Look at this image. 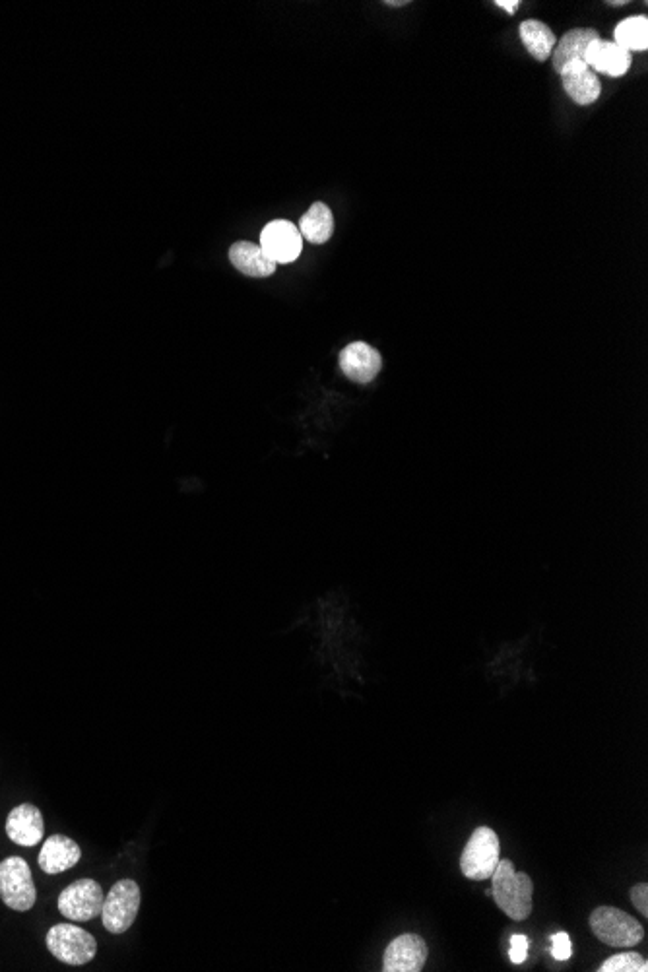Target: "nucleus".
Returning a JSON list of instances; mask_svg holds the SVG:
<instances>
[{"label":"nucleus","mask_w":648,"mask_h":972,"mask_svg":"<svg viewBox=\"0 0 648 972\" xmlns=\"http://www.w3.org/2000/svg\"><path fill=\"white\" fill-rule=\"evenodd\" d=\"M491 895L511 920L522 922L532 914L534 883L530 875L517 872L511 860H499L491 874Z\"/></svg>","instance_id":"f257e3e1"},{"label":"nucleus","mask_w":648,"mask_h":972,"mask_svg":"<svg viewBox=\"0 0 648 972\" xmlns=\"http://www.w3.org/2000/svg\"><path fill=\"white\" fill-rule=\"evenodd\" d=\"M590 930L610 947H635L645 938V928L637 918L616 907H598L588 918Z\"/></svg>","instance_id":"f03ea898"},{"label":"nucleus","mask_w":648,"mask_h":972,"mask_svg":"<svg viewBox=\"0 0 648 972\" xmlns=\"http://www.w3.org/2000/svg\"><path fill=\"white\" fill-rule=\"evenodd\" d=\"M142 903L140 887L134 879L117 881L103 901L101 918L109 934H125L134 924Z\"/></svg>","instance_id":"7ed1b4c3"},{"label":"nucleus","mask_w":648,"mask_h":972,"mask_svg":"<svg viewBox=\"0 0 648 972\" xmlns=\"http://www.w3.org/2000/svg\"><path fill=\"white\" fill-rule=\"evenodd\" d=\"M501 844L499 837L489 827H478L460 856V870L472 881L489 879L499 864Z\"/></svg>","instance_id":"20e7f679"},{"label":"nucleus","mask_w":648,"mask_h":972,"mask_svg":"<svg viewBox=\"0 0 648 972\" xmlns=\"http://www.w3.org/2000/svg\"><path fill=\"white\" fill-rule=\"evenodd\" d=\"M0 897L4 905L18 912H26L35 905L37 891L32 870L20 856H10L0 862Z\"/></svg>","instance_id":"39448f33"},{"label":"nucleus","mask_w":648,"mask_h":972,"mask_svg":"<svg viewBox=\"0 0 648 972\" xmlns=\"http://www.w3.org/2000/svg\"><path fill=\"white\" fill-rule=\"evenodd\" d=\"M49 951L66 965H86L98 953V941L74 924H57L47 934Z\"/></svg>","instance_id":"423d86ee"},{"label":"nucleus","mask_w":648,"mask_h":972,"mask_svg":"<svg viewBox=\"0 0 648 972\" xmlns=\"http://www.w3.org/2000/svg\"><path fill=\"white\" fill-rule=\"evenodd\" d=\"M103 889L94 879H78L70 883L59 895V910L68 920L88 922L101 916Z\"/></svg>","instance_id":"0eeeda50"},{"label":"nucleus","mask_w":648,"mask_h":972,"mask_svg":"<svg viewBox=\"0 0 648 972\" xmlns=\"http://www.w3.org/2000/svg\"><path fill=\"white\" fill-rule=\"evenodd\" d=\"M260 249L272 262L290 264L301 255L303 237L292 222L274 220L260 233Z\"/></svg>","instance_id":"6e6552de"},{"label":"nucleus","mask_w":648,"mask_h":972,"mask_svg":"<svg viewBox=\"0 0 648 972\" xmlns=\"http://www.w3.org/2000/svg\"><path fill=\"white\" fill-rule=\"evenodd\" d=\"M429 949L416 934H404L392 940L383 957L385 972H420L425 967Z\"/></svg>","instance_id":"1a4fd4ad"},{"label":"nucleus","mask_w":648,"mask_h":972,"mask_svg":"<svg viewBox=\"0 0 648 972\" xmlns=\"http://www.w3.org/2000/svg\"><path fill=\"white\" fill-rule=\"evenodd\" d=\"M381 367L383 357L365 342H352L340 352V369L354 383H371L381 373Z\"/></svg>","instance_id":"9d476101"},{"label":"nucleus","mask_w":648,"mask_h":972,"mask_svg":"<svg viewBox=\"0 0 648 972\" xmlns=\"http://www.w3.org/2000/svg\"><path fill=\"white\" fill-rule=\"evenodd\" d=\"M583 61L594 74L600 72L612 78H619L629 72L633 55L621 49L614 41H604L602 37H598L584 51Z\"/></svg>","instance_id":"9b49d317"},{"label":"nucleus","mask_w":648,"mask_h":972,"mask_svg":"<svg viewBox=\"0 0 648 972\" xmlns=\"http://www.w3.org/2000/svg\"><path fill=\"white\" fill-rule=\"evenodd\" d=\"M563 80L567 96L577 105H590L602 94V84L598 76L586 66L584 61H573L557 72Z\"/></svg>","instance_id":"f8f14e48"},{"label":"nucleus","mask_w":648,"mask_h":972,"mask_svg":"<svg viewBox=\"0 0 648 972\" xmlns=\"http://www.w3.org/2000/svg\"><path fill=\"white\" fill-rule=\"evenodd\" d=\"M45 833L43 815L33 804H20L8 813L6 835L12 843L20 846H33L41 843Z\"/></svg>","instance_id":"ddd939ff"},{"label":"nucleus","mask_w":648,"mask_h":972,"mask_svg":"<svg viewBox=\"0 0 648 972\" xmlns=\"http://www.w3.org/2000/svg\"><path fill=\"white\" fill-rule=\"evenodd\" d=\"M82 858L80 846L68 839L65 835H51L41 852H39V868L45 874H63L66 870L74 868Z\"/></svg>","instance_id":"4468645a"},{"label":"nucleus","mask_w":648,"mask_h":972,"mask_svg":"<svg viewBox=\"0 0 648 972\" xmlns=\"http://www.w3.org/2000/svg\"><path fill=\"white\" fill-rule=\"evenodd\" d=\"M229 260L231 264L245 276L249 278H268L276 272V262L268 259L260 245H255L251 241H239L233 243L229 249Z\"/></svg>","instance_id":"2eb2a0df"},{"label":"nucleus","mask_w":648,"mask_h":972,"mask_svg":"<svg viewBox=\"0 0 648 972\" xmlns=\"http://www.w3.org/2000/svg\"><path fill=\"white\" fill-rule=\"evenodd\" d=\"M598 37L600 35H598L596 30H592V28H577V30H571V32L565 33L557 41V45H555V49L551 53V57H553V68L559 72L563 66L569 65L573 61H583L584 51Z\"/></svg>","instance_id":"dca6fc26"},{"label":"nucleus","mask_w":648,"mask_h":972,"mask_svg":"<svg viewBox=\"0 0 648 972\" xmlns=\"http://www.w3.org/2000/svg\"><path fill=\"white\" fill-rule=\"evenodd\" d=\"M299 233L303 239L323 245L334 233V216L323 202H315L299 220Z\"/></svg>","instance_id":"f3484780"},{"label":"nucleus","mask_w":648,"mask_h":972,"mask_svg":"<svg viewBox=\"0 0 648 972\" xmlns=\"http://www.w3.org/2000/svg\"><path fill=\"white\" fill-rule=\"evenodd\" d=\"M520 39L524 43V47L528 49V53L536 59V61H546L550 59L555 45H557V37L555 33L551 32L550 28L540 22V20H526L520 24Z\"/></svg>","instance_id":"a211bd4d"},{"label":"nucleus","mask_w":648,"mask_h":972,"mask_svg":"<svg viewBox=\"0 0 648 972\" xmlns=\"http://www.w3.org/2000/svg\"><path fill=\"white\" fill-rule=\"evenodd\" d=\"M614 37L621 49L629 53H641L648 49V18L647 16H631L617 24Z\"/></svg>","instance_id":"6ab92c4d"},{"label":"nucleus","mask_w":648,"mask_h":972,"mask_svg":"<svg viewBox=\"0 0 648 972\" xmlns=\"http://www.w3.org/2000/svg\"><path fill=\"white\" fill-rule=\"evenodd\" d=\"M600 972H647L648 961L639 953H617L600 965Z\"/></svg>","instance_id":"aec40b11"},{"label":"nucleus","mask_w":648,"mask_h":972,"mask_svg":"<svg viewBox=\"0 0 648 972\" xmlns=\"http://www.w3.org/2000/svg\"><path fill=\"white\" fill-rule=\"evenodd\" d=\"M551 955L557 961H567L573 955V945L565 932H559L551 938Z\"/></svg>","instance_id":"412c9836"},{"label":"nucleus","mask_w":648,"mask_h":972,"mask_svg":"<svg viewBox=\"0 0 648 972\" xmlns=\"http://www.w3.org/2000/svg\"><path fill=\"white\" fill-rule=\"evenodd\" d=\"M631 903L635 905V908L647 918L648 916V885L647 883H639L631 889Z\"/></svg>","instance_id":"4be33fe9"},{"label":"nucleus","mask_w":648,"mask_h":972,"mask_svg":"<svg viewBox=\"0 0 648 972\" xmlns=\"http://www.w3.org/2000/svg\"><path fill=\"white\" fill-rule=\"evenodd\" d=\"M528 945H530V943H528V940H526V936H520V934H517V936H513V938H511V961H513V963L520 965V963H524V961H526V955H528Z\"/></svg>","instance_id":"5701e85b"},{"label":"nucleus","mask_w":648,"mask_h":972,"mask_svg":"<svg viewBox=\"0 0 648 972\" xmlns=\"http://www.w3.org/2000/svg\"><path fill=\"white\" fill-rule=\"evenodd\" d=\"M495 4H497L499 8H503L505 12H509V14H515V12L519 10L520 6L519 0H497Z\"/></svg>","instance_id":"b1692460"},{"label":"nucleus","mask_w":648,"mask_h":972,"mask_svg":"<svg viewBox=\"0 0 648 972\" xmlns=\"http://www.w3.org/2000/svg\"><path fill=\"white\" fill-rule=\"evenodd\" d=\"M406 4H408L406 0H394V2H387V6H394V8H398V6H406Z\"/></svg>","instance_id":"393cba45"},{"label":"nucleus","mask_w":648,"mask_h":972,"mask_svg":"<svg viewBox=\"0 0 648 972\" xmlns=\"http://www.w3.org/2000/svg\"><path fill=\"white\" fill-rule=\"evenodd\" d=\"M608 4H612V6H623L625 0H616V2H608Z\"/></svg>","instance_id":"a878e982"}]
</instances>
